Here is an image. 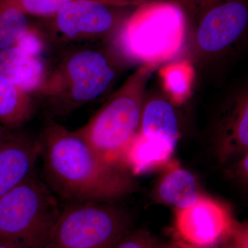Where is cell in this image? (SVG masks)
<instances>
[{
    "mask_svg": "<svg viewBox=\"0 0 248 248\" xmlns=\"http://www.w3.org/2000/svg\"><path fill=\"white\" fill-rule=\"evenodd\" d=\"M232 243H233V244L230 245V246H227V247L226 248H236V246H235L234 243V242H232Z\"/></svg>",
    "mask_w": 248,
    "mask_h": 248,
    "instance_id": "28",
    "label": "cell"
},
{
    "mask_svg": "<svg viewBox=\"0 0 248 248\" xmlns=\"http://www.w3.org/2000/svg\"><path fill=\"white\" fill-rule=\"evenodd\" d=\"M230 209L202 194L187 208L174 210L176 239L202 248H215L232 236L236 223Z\"/></svg>",
    "mask_w": 248,
    "mask_h": 248,
    "instance_id": "8",
    "label": "cell"
},
{
    "mask_svg": "<svg viewBox=\"0 0 248 248\" xmlns=\"http://www.w3.org/2000/svg\"><path fill=\"white\" fill-rule=\"evenodd\" d=\"M139 132L156 144L174 152L179 140V123L170 102L164 98L145 101Z\"/></svg>",
    "mask_w": 248,
    "mask_h": 248,
    "instance_id": "12",
    "label": "cell"
},
{
    "mask_svg": "<svg viewBox=\"0 0 248 248\" xmlns=\"http://www.w3.org/2000/svg\"><path fill=\"white\" fill-rule=\"evenodd\" d=\"M154 248H179V244L177 239H174V241H169V242L166 243L164 244H157Z\"/></svg>",
    "mask_w": 248,
    "mask_h": 248,
    "instance_id": "25",
    "label": "cell"
},
{
    "mask_svg": "<svg viewBox=\"0 0 248 248\" xmlns=\"http://www.w3.org/2000/svg\"><path fill=\"white\" fill-rule=\"evenodd\" d=\"M157 65L142 64L76 132L104 157L119 156L140 130L147 86ZM119 163V162H118Z\"/></svg>",
    "mask_w": 248,
    "mask_h": 248,
    "instance_id": "4",
    "label": "cell"
},
{
    "mask_svg": "<svg viewBox=\"0 0 248 248\" xmlns=\"http://www.w3.org/2000/svg\"><path fill=\"white\" fill-rule=\"evenodd\" d=\"M218 160L225 163L248 152V97L244 93L227 109L216 135Z\"/></svg>",
    "mask_w": 248,
    "mask_h": 248,
    "instance_id": "11",
    "label": "cell"
},
{
    "mask_svg": "<svg viewBox=\"0 0 248 248\" xmlns=\"http://www.w3.org/2000/svg\"><path fill=\"white\" fill-rule=\"evenodd\" d=\"M46 72L37 55L19 46L0 50V73L32 95Z\"/></svg>",
    "mask_w": 248,
    "mask_h": 248,
    "instance_id": "14",
    "label": "cell"
},
{
    "mask_svg": "<svg viewBox=\"0 0 248 248\" xmlns=\"http://www.w3.org/2000/svg\"><path fill=\"white\" fill-rule=\"evenodd\" d=\"M68 204L45 248H112L132 231L130 215L112 202Z\"/></svg>",
    "mask_w": 248,
    "mask_h": 248,
    "instance_id": "6",
    "label": "cell"
},
{
    "mask_svg": "<svg viewBox=\"0 0 248 248\" xmlns=\"http://www.w3.org/2000/svg\"><path fill=\"white\" fill-rule=\"evenodd\" d=\"M161 170L155 191L160 203L177 210L188 208L200 199L202 194L195 175L177 160L171 159Z\"/></svg>",
    "mask_w": 248,
    "mask_h": 248,
    "instance_id": "13",
    "label": "cell"
},
{
    "mask_svg": "<svg viewBox=\"0 0 248 248\" xmlns=\"http://www.w3.org/2000/svg\"><path fill=\"white\" fill-rule=\"evenodd\" d=\"M39 141L46 184L68 203L114 202L136 189L128 170L99 154L76 130L51 122Z\"/></svg>",
    "mask_w": 248,
    "mask_h": 248,
    "instance_id": "1",
    "label": "cell"
},
{
    "mask_svg": "<svg viewBox=\"0 0 248 248\" xmlns=\"http://www.w3.org/2000/svg\"><path fill=\"white\" fill-rule=\"evenodd\" d=\"M0 248H22L9 240L0 239Z\"/></svg>",
    "mask_w": 248,
    "mask_h": 248,
    "instance_id": "24",
    "label": "cell"
},
{
    "mask_svg": "<svg viewBox=\"0 0 248 248\" xmlns=\"http://www.w3.org/2000/svg\"><path fill=\"white\" fill-rule=\"evenodd\" d=\"M33 95L0 73V124L8 130H17L33 117Z\"/></svg>",
    "mask_w": 248,
    "mask_h": 248,
    "instance_id": "16",
    "label": "cell"
},
{
    "mask_svg": "<svg viewBox=\"0 0 248 248\" xmlns=\"http://www.w3.org/2000/svg\"><path fill=\"white\" fill-rule=\"evenodd\" d=\"M112 50L84 46L68 52L36 90L58 115L68 113L102 97L117 79L118 65Z\"/></svg>",
    "mask_w": 248,
    "mask_h": 248,
    "instance_id": "2",
    "label": "cell"
},
{
    "mask_svg": "<svg viewBox=\"0 0 248 248\" xmlns=\"http://www.w3.org/2000/svg\"><path fill=\"white\" fill-rule=\"evenodd\" d=\"M37 31L38 29L32 25L29 16L0 0V50L19 45Z\"/></svg>",
    "mask_w": 248,
    "mask_h": 248,
    "instance_id": "17",
    "label": "cell"
},
{
    "mask_svg": "<svg viewBox=\"0 0 248 248\" xmlns=\"http://www.w3.org/2000/svg\"><path fill=\"white\" fill-rule=\"evenodd\" d=\"M127 7L99 0H77L47 19L49 36L62 42L111 38L131 14Z\"/></svg>",
    "mask_w": 248,
    "mask_h": 248,
    "instance_id": "7",
    "label": "cell"
},
{
    "mask_svg": "<svg viewBox=\"0 0 248 248\" xmlns=\"http://www.w3.org/2000/svg\"><path fill=\"white\" fill-rule=\"evenodd\" d=\"M8 129L4 128L1 124H0V141L3 140L8 135Z\"/></svg>",
    "mask_w": 248,
    "mask_h": 248,
    "instance_id": "26",
    "label": "cell"
},
{
    "mask_svg": "<svg viewBox=\"0 0 248 248\" xmlns=\"http://www.w3.org/2000/svg\"><path fill=\"white\" fill-rule=\"evenodd\" d=\"M174 152L147 140L138 132L124 148L118 162L132 175L161 170L172 159Z\"/></svg>",
    "mask_w": 248,
    "mask_h": 248,
    "instance_id": "15",
    "label": "cell"
},
{
    "mask_svg": "<svg viewBox=\"0 0 248 248\" xmlns=\"http://www.w3.org/2000/svg\"><path fill=\"white\" fill-rule=\"evenodd\" d=\"M164 89L172 104H184L190 97L194 69L188 60L174 62L160 70Z\"/></svg>",
    "mask_w": 248,
    "mask_h": 248,
    "instance_id": "18",
    "label": "cell"
},
{
    "mask_svg": "<svg viewBox=\"0 0 248 248\" xmlns=\"http://www.w3.org/2000/svg\"><path fill=\"white\" fill-rule=\"evenodd\" d=\"M61 210L35 173L0 197V239L22 248H45Z\"/></svg>",
    "mask_w": 248,
    "mask_h": 248,
    "instance_id": "5",
    "label": "cell"
},
{
    "mask_svg": "<svg viewBox=\"0 0 248 248\" xmlns=\"http://www.w3.org/2000/svg\"><path fill=\"white\" fill-rule=\"evenodd\" d=\"M194 22L197 51L207 56L223 53L248 29V0H223L205 10Z\"/></svg>",
    "mask_w": 248,
    "mask_h": 248,
    "instance_id": "9",
    "label": "cell"
},
{
    "mask_svg": "<svg viewBox=\"0 0 248 248\" xmlns=\"http://www.w3.org/2000/svg\"><path fill=\"white\" fill-rule=\"evenodd\" d=\"M177 240L178 244H179V248H202L199 247H196V246H191L190 244H186V243L183 242L181 240L175 239Z\"/></svg>",
    "mask_w": 248,
    "mask_h": 248,
    "instance_id": "27",
    "label": "cell"
},
{
    "mask_svg": "<svg viewBox=\"0 0 248 248\" xmlns=\"http://www.w3.org/2000/svg\"><path fill=\"white\" fill-rule=\"evenodd\" d=\"M240 161L235 167V176L242 181L247 183L248 178V152L241 155Z\"/></svg>",
    "mask_w": 248,
    "mask_h": 248,
    "instance_id": "23",
    "label": "cell"
},
{
    "mask_svg": "<svg viewBox=\"0 0 248 248\" xmlns=\"http://www.w3.org/2000/svg\"><path fill=\"white\" fill-rule=\"evenodd\" d=\"M222 1L223 0H169L182 10L187 22L190 19L195 21L205 10Z\"/></svg>",
    "mask_w": 248,
    "mask_h": 248,
    "instance_id": "21",
    "label": "cell"
},
{
    "mask_svg": "<svg viewBox=\"0 0 248 248\" xmlns=\"http://www.w3.org/2000/svg\"><path fill=\"white\" fill-rule=\"evenodd\" d=\"M157 239L146 229L130 231L112 248H154Z\"/></svg>",
    "mask_w": 248,
    "mask_h": 248,
    "instance_id": "20",
    "label": "cell"
},
{
    "mask_svg": "<svg viewBox=\"0 0 248 248\" xmlns=\"http://www.w3.org/2000/svg\"><path fill=\"white\" fill-rule=\"evenodd\" d=\"M237 248H248V226L246 222H236L231 238Z\"/></svg>",
    "mask_w": 248,
    "mask_h": 248,
    "instance_id": "22",
    "label": "cell"
},
{
    "mask_svg": "<svg viewBox=\"0 0 248 248\" xmlns=\"http://www.w3.org/2000/svg\"><path fill=\"white\" fill-rule=\"evenodd\" d=\"M187 24L182 10L170 1L140 4L111 37L112 47L124 60L160 66L182 50Z\"/></svg>",
    "mask_w": 248,
    "mask_h": 248,
    "instance_id": "3",
    "label": "cell"
},
{
    "mask_svg": "<svg viewBox=\"0 0 248 248\" xmlns=\"http://www.w3.org/2000/svg\"><path fill=\"white\" fill-rule=\"evenodd\" d=\"M5 2L20 10L27 16L48 19L53 17L62 8L77 0H4ZM118 6H125L128 0H99Z\"/></svg>",
    "mask_w": 248,
    "mask_h": 248,
    "instance_id": "19",
    "label": "cell"
},
{
    "mask_svg": "<svg viewBox=\"0 0 248 248\" xmlns=\"http://www.w3.org/2000/svg\"><path fill=\"white\" fill-rule=\"evenodd\" d=\"M40 141L24 135H8L0 141V197L35 173Z\"/></svg>",
    "mask_w": 248,
    "mask_h": 248,
    "instance_id": "10",
    "label": "cell"
}]
</instances>
